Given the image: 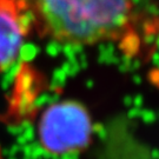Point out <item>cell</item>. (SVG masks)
I'll return each instance as SVG.
<instances>
[{
  "label": "cell",
  "mask_w": 159,
  "mask_h": 159,
  "mask_svg": "<svg viewBox=\"0 0 159 159\" xmlns=\"http://www.w3.org/2000/svg\"><path fill=\"white\" fill-rule=\"evenodd\" d=\"M38 33L61 45L125 40L136 27V0H25Z\"/></svg>",
  "instance_id": "cell-1"
},
{
  "label": "cell",
  "mask_w": 159,
  "mask_h": 159,
  "mask_svg": "<svg viewBox=\"0 0 159 159\" xmlns=\"http://www.w3.org/2000/svg\"><path fill=\"white\" fill-rule=\"evenodd\" d=\"M93 137L91 113L84 104L66 99L53 102L40 116L38 139L41 148L54 157L79 154Z\"/></svg>",
  "instance_id": "cell-2"
},
{
  "label": "cell",
  "mask_w": 159,
  "mask_h": 159,
  "mask_svg": "<svg viewBox=\"0 0 159 159\" xmlns=\"http://www.w3.org/2000/svg\"><path fill=\"white\" fill-rule=\"evenodd\" d=\"M31 24L25 0H0V73L16 63Z\"/></svg>",
  "instance_id": "cell-3"
},
{
  "label": "cell",
  "mask_w": 159,
  "mask_h": 159,
  "mask_svg": "<svg viewBox=\"0 0 159 159\" xmlns=\"http://www.w3.org/2000/svg\"><path fill=\"white\" fill-rule=\"evenodd\" d=\"M0 159H4V153H2V148L0 146Z\"/></svg>",
  "instance_id": "cell-4"
}]
</instances>
